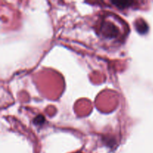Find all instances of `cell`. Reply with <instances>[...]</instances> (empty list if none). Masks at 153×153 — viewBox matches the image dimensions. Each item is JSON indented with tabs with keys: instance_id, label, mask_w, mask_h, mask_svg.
<instances>
[{
	"instance_id": "cell-1",
	"label": "cell",
	"mask_w": 153,
	"mask_h": 153,
	"mask_svg": "<svg viewBox=\"0 0 153 153\" xmlns=\"http://www.w3.org/2000/svg\"><path fill=\"white\" fill-rule=\"evenodd\" d=\"M113 4L121 9L127 8L128 7H131L134 1H112Z\"/></svg>"
},
{
	"instance_id": "cell-2",
	"label": "cell",
	"mask_w": 153,
	"mask_h": 153,
	"mask_svg": "<svg viewBox=\"0 0 153 153\" xmlns=\"http://www.w3.org/2000/svg\"><path fill=\"white\" fill-rule=\"evenodd\" d=\"M135 25L136 28H137V31H138V32H140V34H144V33H146V31H147L148 26L143 21H137V22L135 24Z\"/></svg>"
},
{
	"instance_id": "cell-3",
	"label": "cell",
	"mask_w": 153,
	"mask_h": 153,
	"mask_svg": "<svg viewBox=\"0 0 153 153\" xmlns=\"http://www.w3.org/2000/svg\"><path fill=\"white\" fill-rule=\"evenodd\" d=\"M44 121H45L44 117L42 116V115H38V116L34 119V123L36 124V125L40 126V125H42V124L44 123Z\"/></svg>"
}]
</instances>
